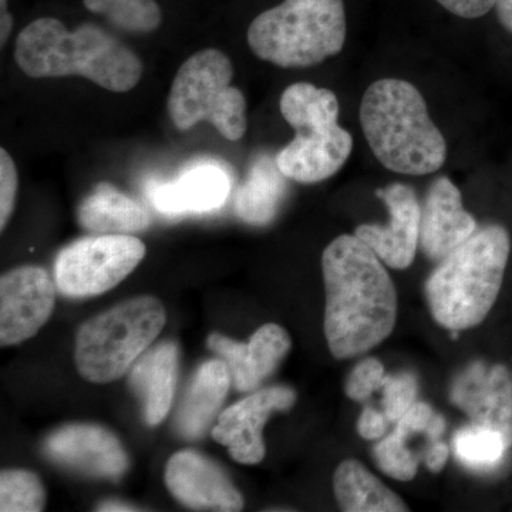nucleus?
<instances>
[{
  "instance_id": "dca6fc26",
  "label": "nucleus",
  "mask_w": 512,
  "mask_h": 512,
  "mask_svg": "<svg viewBox=\"0 0 512 512\" xmlns=\"http://www.w3.org/2000/svg\"><path fill=\"white\" fill-rule=\"evenodd\" d=\"M288 332L276 323H266L256 330L248 343H239L220 333L208 338V348L228 366L232 383L239 392H252L291 350Z\"/></svg>"
},
{
  "instance_id": "cd10ccee",
  "label": "nucleus",
  "mask_w": 512,
  "mask_h": 512,
  "mask_svg": "<svg viewBox=\"0 0 512 512\" xmlns=\"http://www.w3.org/2000/svg\"><path fill=\"white\" fill-rule=\"evenodd\" d=\"M373 456L380 470L394 480L410 481L416 477L419 457L406 446V439L396 431L376 444Z\"/></svg>"
},
{
  "instance_id": "4c0bfd02",
  "label": "nucleus",
  "mask_w": 512,
  "mask_h": 512,
  "mask_svg": "<svg viewBox=\"0 0 512 512\" xmlns=\"http://www.w3.org/2000/svg\"><path fill=\"white\" fill-rule=\"evenodd\" d=\"M99 511H107V512H123V511H138V508H134L133 505L121 503V501H106V503H101Z\"/></svg>"
},
{
  "instance_id": "6e6552de",
  "label": "nucleus",
  "mask_w": 512,
  "mask_h": 512,
  "mask_svg": "<svg viewBox=\"0 0 512 512\" xmlns=\"http://www.w3.org/2000/svg\"><path fill=\"white\" fill-rule=\"evenodd\" d=\"M146 256L133 235H94L77 239L55 261L57 289L67 298H89L123 282Z\"/></svg>"
},
{
  "instance_id": "ddd939ff",
  "label": "nucleus",
  "mask_w": 512,
  "mask_h": 512,
  "mask_svg": "<svg viewBox=\"0 0 512 512\" xmlns=\"http://www.w3.org/2000/svg\"><path fill=\"white\" fill-rule=\"evenodd\" d=\"M376 195L389 208V224H363L355 235L390 268H409L420 241L421 207L416 192L409 185L396 183L380 188Z\"/></svg>"
},
{
  "instance_id": "f3484780",
  "label": "nucleus",
  "mask_w": 512,
  "mask_h": 512,
  "mask_svg": "<svg viewBox=\"0 0 512 512\" xmlns=\"http://www.w3.org/2000/svg\"><path fill=\"white\" fill-rule=\"evenodd\" d=\"M477 229L476 218L464 210L457 185L447 177L434 180L421 208L420 244L424 254L441 261Z\"/></svg>"
},
{
  "instance_id": "e433bc0d",
  "label": "nucleus",
  "mask_w": 512,
  "mask_h": 512,
  "mask_svg": "<svg viewBox=\"0 0 512 512\" xmlns=\"http://www.w3.org/2000/svg\"><path fill=\"white\" fill-rule=\"evenodd\" d=\"M494 8L501 25L512 35V0H495Z\"/></svg>"
},
{
  "instance_id": "2eb2a0df",
  "label": "nucleus",
  "mask_w": 512,
  "mask_h": 512,
  "mask_svg": "<svg viewBox=\"0 0 512 512\" xmlns=\"http://www.w3.org/2000/svg\"><path fill=\"white\" fill-rule=\"evenodd\" d=\"M353 138L338 124L296 131L288 146L276 154L279 170L286 178L315 184L338 173L352 154Z\"/></svg>"
},
{
  "instance_id": "7c9ffc66",
  "label": "nucleus",
  "mask_w": 512,
  "mask_h": 512,
  "mask_svg": "<svg viewBox=\"0 0 512 512\" xmlns=\"http://www.w3.org/2000/svg\"><path fill=\"white\" fill-rule=\"evenodd\" d=\"M386 373L384 366L375 357L357 363L349 375L345 392L349 399L355 402H365L376 390L382 389Z\"/></svg>"
},
{
  "instance_id": "72a5a7b5",
  "label": "nucleus",
  "mask_w": 512,
  "mask_h": 512,
  "mask_svg": "<svg viewBox=\"0 0 512 512\" xmlns=\"http://www.w3.org/2000/svg\"><path fill=\"white\" fill-rule=\"evenodd\" d=\"M390 420L386 414L379 413L372 407H365L357 421V433L365 440L382 439L389 427Z\"/></svg>"
},
{
  "instance_id": "5701e85b",
  "label": "nucleus",
  "mask_w": 512,
  "mask_h": 512,
  "mask_svg": "<svg viewBox=\"0 0 512 512\" xmlns=\"http://www.w3.org/2000/svg\"><path fill=\"white\" fill-rule=\"evenodd\" d=\"M336 500L346 512H404L406 503L362 463L345 460L333 476Z\"/></svg>"
},
{
  "instance_id": "423d86ee",
  "label": "nucleus",
  "mask_w": 512,
  "mask_h": 512,
  "mask_svg": "<svg viewBox=\"0 0 512 512\" xmlns=\"http://www.w3.org/2000/svg\"><path fill=\"white\" fill-rule=\"evenodd\" d=\"M165 322L164 305L154 296H138L94 316L77 330V370L87 382H116L153 345Z\"/></svg>"
},
{
  "instance_id": "4468645a",
  "label": "nucleus",
  "mask_w": 512,
  "mask_h": 512,
  "mask_svg": "<svg viewBox=\"0 0 512 512\" xmlns=\"http://www.w3.org/2000/svg\"><path fill=\"white\" fill-rule=\"evenodd\" d=\"M165 485L178 503L202 511H241L244 498L220 466L197 451H178L165 467Z\"/></svg>"
},
{
  "instance_id": "bb28decb",
  "label": "nucleus",
  "mask_w": 512,
  "mask_h": 512,
  "mask_svg": "<svg viewBox=\"0 0 512 512\" xmlns=\"http://www.w3.org/2000/svg\"><path fill=\"white\" fill-rule=\"evenodd\" d=\"M46 491L32 471L5 470L0 474V511L40 512L45 510Z\"/></svg>"
},
{
  "instance_id": "a211bd4d",
  "label": "nucleus",
  "mask_w": 512,
  "mask_h": 512,
  "mask_svg": "<svg viewBox=\"0 0 512 512\" xmlns=\"http://www.w3.org/2000/svg\"><path fill=\"white\" fill-rule=\"evenodd\" d=\"M231 191L229 175L220 164L201 163L170 183L151 185L150 200L165 215L202 214L218 210Z\"/></svg>"
},
{
  "instance_id": "f704fd0d",
  "label": "nucleus",
  "mask_w": 512,
  "mask_h": 512,
  "mask_svg": "<svg viewBox=\"0 0 512 512\" xmlns=\"http://www.w3.org/2000/svg\"><path fill=\"white\" fill-rule=\"evenodd\" d=\"M448 456H450V450H448L447 444L441 440H434L424 450L423 461L431 473H440L446 466Z\"/></svg>"
},
{
  "instance_id": "f8f14e48",
  "label": "nucleus",
  "mask_w": 512,
  "mask_h": 512,
  "mask_svg": "<svg viewBox=\"0 0 512 512\" xmlns=\"http://www.w3.org/2000/svg\"><path fill=\"white\" fill-rule=\"evenodd\" d=\"M450 399L471 424L500 431L512 443V372L507 367L471 363L451 384Z\"/></svg>"
},
{
  "instance_id": "c756f323",
  "label": "nucleus",
  "mask_w": 512,
  "mask_h": 512,
  "mask_svg": "<svg viewBox=\"0 0 512 512\" xmlns=\"http://www.w3.org/2000/svg\"><path fill=\"white\" fill-rule=\"evenodd\" d=\"M446 430V420L434 413L427 403H414L409 412L397 421L396 433L410 439L413 434H426L431 441L440 440Z\"/></svg>"
},
{
  "instance_id": "473e14b6",
  "label": "nucleus",
  "mask_w": 512,
  "mask_h": 512,
  "mask_svg": "<svg viewBox=\"0 0 512 512\" xmlns=\"http://www.w3.org/2000/svg\"><path fill=\"white\" fill-rule=\"evenodd\" d=\"M436 2L448 12L463 19L483 18L495 6V0H436Z\"/></svg>"
},
{
  "instance_id": "6ab92c4d",
  "label": "nucleus",
  "mask_w": 512,
  "mask_h": 512,
  "mask_svg": "<svg viewBox=\"0 0 512 512\" xmlns=\"http://www.w3.org/2000/svg\"><path fill=\"white\" fill-rule=\"evenodd\" d=\"M178 346L160 343L131 366L128 383L138 397L148 426H157L173 406L178 375Z\"/></svg>"
},
{
  "instance_id": "f257e3e1",
  "label": "nucleus",
  "mask_w": 512,
  "mask_h": 512,
  "mask_svg": "<svg viewBox=\"0 0 512 512\" xmlns=\"http://www.w3.org/2000/svg\"><path fill=\"white\" fill-rule=\"evenodd\" d=\"M325 335L336 359L363 355L396 325V288L382 259L356 235L333 239L322 255Z\"/></svg>"
},
{
  "instance_id": "2f4dec72",
  "label": "nucleus",
  "mask_w": 512,
  "mask_h": 512,
  "mask_svg": "<svg viewBox=\"0 0 512 512\" xmlns=\"http://www.w3.org/2000/svg\"><path fill=\"white\" fill-rule=\"evenodd\" d=\"M19 177L15 161L5 148L0 150V229H5L15 210Z\"/></svg>"
},
{
  "instance_id": "aec40b11",
  "label": "nucleus",
  "mask_w": 512,
  "mask_h": 512,
  "mask_svg": "<svg viewBox=\"0 0 512 512\" xmlns=\"http://www.w3.org/2000/svg\"><path fill=\"white\" fill-rule=\"evenodd\" d=\"M77 222L97 235H131L151 224L147 208L111 184L100 183L83 198L76 211Z\"/></svg>"
},
{
  "instance_id": "412c9836",
  "label": "nucleus",
  "mask_w": 512,
  "mask_h": 512,
  "mask_svg": "<svg viewBox=\"0 0 512 512\" xmlns=\"http://www.w3.org/2000/svg\"><path fill=\"white\" fill-rule=\"evenodd\" d=\"M231 383V373L224 360H210L197 370L175 419L181 437L195 440L204 436L221 409Z\"/></svg>"
},
{
  "instance_id": "9d476101",
  "label": "nucleus",
  "mask_w": 512,
  "mask_h": 512,
  "mask_svg": "<svg viewBox=\"0 0 512 512\" xmlns=\"http://www.w3.org/2000/svg\"><path fill=\"white\" fill-rule=\"evenodd\" d=\"M295 402L296 393L291 387L258 390L221 413L217 426L212 429V437L228 447L229 454L238 463L248 466L261 463L266 451L262 437L266 421L274 412L291 409Z\"/></svg>"
},
{
  "instance_id": "39448f33",
  "label": "nucleus",
  "mask_w": 512,
  "mask_h": 512,
  "mask_svg": "<svg viewBox=\"0 0 512 512\" xmlns=\"http://www.w3.org/2000/svg\"><path fill=\"white\" fill-rule=\"evenodd\" d=\"M346 33L343 0H285L252 20L247 39L259 59L299 69L338 56Z\"/></svg>"
},
{
  "instance_id": "7ed1b4c3",
  "label": "nucleus",
  "mask_w": 512,
  "mask_h": 512,
  "mask_svg": "<svg viewBox=\"0 0 512 512\" xmlns=\"http://www.w3.org/2000/svg\"><path fill=\"white\" fill-rule=\"evenodd\" d=\"M360 123L373 154L393 173L427 175L446 163V138L431 120L423 94L406 80L370 84L360 104Z\"/></svg>"
},
{
  "instance_id": "4be33fe9",
  "label": "nucleus",
  "mask_w": 512,
  "mask_h": 512,
  "mask_svg": "<svg viewBox=\"0 0 512 512\" xmlns=\"http://www.w3.org/2000/svg\"><path fill=\"white\" fill-rule=\"evenodd\" d=\"M285 175L275 158L262 154L249 167L235 197V212L249 225H268L278 214L286 192Z\"/></svg>"
},
{
  "instance_id": "1a4fd4ad",
  "label": "nucleus",
  "mask_w": 512,
  "mask_h": 512,
  "mask_svg": "<svg viewBox=\"0 0 512 512\" xmlns=\"http://www.w3.org/2000/svg\"><path fill=\"white\" fill-rule=\"evenodd\" d=\"M52 276L42 266L26 265L0 279V345H19L36 336L55 309Z\"/></svg>"
},
{
  "instance_id": "393cba45",
  "label": "nucleus",
  "mask_w": 512,
  "mask_h": 512,
  "mask_svg": "<svg viewBox=\"0 0 512 512\" xmlns=\"http://www.w3.org/2000/svg\"><path fill=\"white\" fill-rule=\"evenodd\" d=\"M511 443L500 431L471 424L454 436V453L471 470L487 471L503 461Z\"/></svg>"
},
{
  "instance_id": "c9c22d12",
  "label": "nucleus",
  "mask_w": 512,
  "mask_h": 512,
  "mask_svg": "<svg viewBox=\"0 0 512 512\" xmlns=\"http://www.w3.org/2000/svg\"><path fill=\"white\" fill-rule=\"evenodd\" d=\"M13 29V18L8 10V0H0V43L5 45Z\"/></svg>"
},
{
  "instance_id": "c85d7f7f",
  "label": "nucleus",
  "mask_w": 512,
  "mask_h": 512,
  "mask_svg": "<svg viewBox=\"0 0 512 512\" xmlns=\"http://www.w3.org/2000/svg\"><path fill=\"white\" fill-rule=\"evenodd\" d=\"M384 414L390 423H397L416 403L417 379L413 373L384 377L382 384Z\"/></svg>"
},
{
  "instance_id": "b1692460",
  "label": "nucleus",
  "mask_w": 512,
  "mask_h": 512,
  "mask_svg": "<svg viewBox=\"0 0 512 512\" xmlns=\"http://www.w3.org/2000/svg\"><path fill=\"white\" fill-rule=\"evenodd\" d=\"M282 116L296 131L338 124L339 100L329 89L311 83H295L286 87L279 100Z\"/></svg>"
},
{
  "instance_id": "0eeeda50",
  "label": "nucleus",
  "mask_w": 512,
  "mask_h": 512,
  "mask_svg": "<svg viewBox=\"0 0 512 512\" xmlns=\"http://www.w3.org/2000/svg\"><path fill=\"white\" fill-rule=\"evenodd\" d=\"M232 79L234 66L221 50H201L185 60L167 100L174 126L187 131L205 121L227 140H241L247 131V100L231 86Z\"/></svg>"
},
{
  "instance_id": "20e7f679",
  "label": "nucleus",
  "mask_w": 512,
  "mask_h": 512,
  "mask_svg": "<svg viewBox=\"0 0 512 512\" xmlns=\"http://www.w3.org/2000/svg\"><path fill=\"white\" fill-rule=\"evenodd\" d=\"M510 252L507 229L491 224L441 259L426 282L434 320L453 332L483 323L503 286Z\"/></svg>"
},
{
  "instance_id": "a878e982",
  "label": "nucleus",
  "mask_w": 512,
  "mask_h": 512,
  "mask_svg": "<svg viewBox=\"0 0 512 512\" xmlns=\"http://www.w3.org/2000/svg\"><path fill=\"white\" fill-rule=\"evenodd\" d=\"M90 12L99 13L114 26L131 33H151L163 20L156 0H83Z\"/></svg>"
},
{
  "instance_id": "9b49d317",
  "label": "nucleus",
  "mask_w": 512,
  "mask_h": 512,
  "mask_svg": "<svg viewBox=\"0 0 512 512\" xmlns=\"http://www.w3.org/2000/svg\"><path fill=\"white\" fill-rule=\"evenodd\" d=\"M45 453L57 464L86 476L119 480L128 470V456L121 441L104 427L76 423L53 431Z\"/></svg>"
},
{
  "instance_id": "f03ea898",
  "label": "nucleus",
  "mask_w": 512,
  "mask_h": 512,
  "mask_svg": "<svg viewBox=\"0 0 512 512\" xmlns=\"http://www.w3.org/2000/svg\"><path fill=\"white\" fill-rule=\"evenodd\" d=\"M16 63L33 79L82 76L114 93H126L143 76L140 57L96 26L70 32L60 20L40 18L19 33Z\"/></svg>"
}]
</instances>
